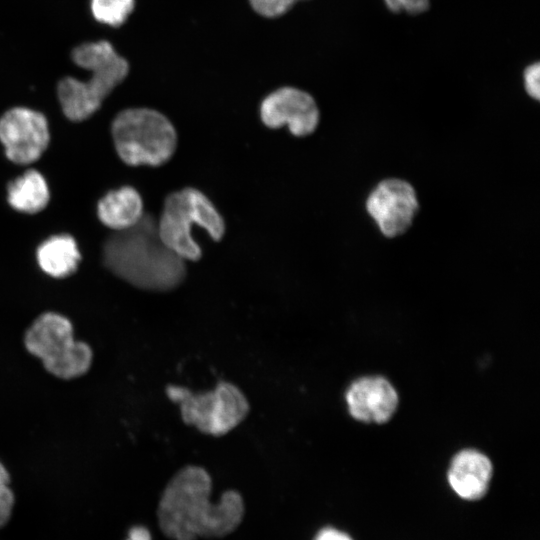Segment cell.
<instances>
[{
  "mask_svg": "<svg viewBox=\"0 0 540 540\" xmlns=\"http://www.w3.org/2000/svg\"><path fill=\"white\" fill-rule=\"evenodd\" d=\"M211 490L212 479L205 468L190 464L178 470L159 500L161 531L172 540L220 538L233 532L244 515L241 494L227 490L214 503L210 500Z\"/></svg>",
  "mask_w": 540,
  "mask_h": 540,
  "instance_id": "obj_1",
  "label": "cell"
},
{
  "mask_svg": "<svg viewBox=\"0 0 540 540\" xmlns=\"http://www.w3.org/2000/svg\"><path fill=\"white\" fill-rule=\"evenodd\" d=\"M102 260L115 276L145 291L169 292L187 277L186 261L162 242L157 219L147 212L132 227L108 236Z\"/></svg>",
  "mask_w": 540,
  "mask_h": 540,
  "instance_id": "obj_2",
  "label": "cell"
},
{
  "mask_svg": "<svg viewBox=\"0 0 540 540\" xmlns=\"http://www.w3.org/2000/svg\"><path fill=\"white\" fill-rule=\"evenodd\" d=\"M74 63L92 75L87 81L60 80L57 93L64 115L73 122L88 119L127 76L129 66L107 41L84 43L72 51Z\"/></svg>",
  "mask_w": 540,
  "mask_h": 540,
  "instance_id": "obj_3",
  "label": "cell"
},
{
  "mask_svg": "<svg viewBox=\"0 0 540 540\" xmlns=\"http://www.w3.org/2000/svg\"><path fill=\"white\" fill-rule=\"evenodd\" d=\"M201 228L216 242L226 233V222L210 198L195 187H184L169 193L157 219L162 242L185 261L202 258L201 246L193 236Z\"/></svg>",
  "mask_w": 540,
  "mask_h": 540,
  "instance_id": "obj_4",
  "label": "cell"
},
{
  "mask_svg": "<svg viewBox=\"0 0 540 540\" xmlns=\"http://www.w3.org/2000/svg\"><path fill=\"white\" fill-rule=\"evenodd\" d=\"M116 152L129 166L159 167L174 156L178 133L168 117L145 107L119 112L111 124Z\"/></svg>",
  "mask_w": 540,
  "mask_h": 540,
  "instance_id": "obj_5",
  "label": "cell"
},
{
  "mask_svg": "<svg viewBox=\"0 0 540 540\" xmlns=\"http://www.w3.org/2000/svg\"><path fill=\"white\" fill-rule=\"evenodd\" d=\"M73 331V324L65 315L44 312L26 330L24 347L42 362L48 373L72 380L85 375L93 362L91 346L75 339Z\"/></svg>",
  "mask_w": 540,
  "mask_h": 540,
  "instance_id": "obj_6",
  "label": "cell"
},
{
  "mask_svg": "<svg viewBox=\"0 0 540 540\" xmlns=\"http://www.w3.org/2000/svg\"><path fill=\"white\" fill-rule=\"evenodd\" d=\"M165 392L171 401L179 405L185 424L213 437L231 432L250 411L244 392L229 381L221 380L214 389L201 393L176 385H168Z\"/></svg>",
  "mask_w": 540,
  "mask_h": 540,
  "instance_id": "obj_7",
  "label": "cell"
},
{
  "mask_svg": "<svg viewBox=\"0 0 540 540\" xmlns=\"http://www.w3.org/2000/svg\"><path fill=\"white\" fill-rule=\"evenodd\" d=\"M366 210L380 232L389 238L405 233L414 220L419 204L415 189L398 178L381 181L369 194Z\"/></svg>",
  "mask_w": 540,
  "mask_h": 540,
  "instance_id": "obj_8",
  "label": "cell"
},
{
  "mask_svg": "<svg viewBox=\"0 0 540 540\" xmlns=\"http://www.w3.org/2000/svg\"><path fill=\"white\" fill-rule=\"evenodd\" d=\"M50 140L45 116L25 107H14L0 118V141L7 158L17 164L38 160Z\"/></svg>",
  "mask_w": 540,
  "mask_h": 540,
  "instance_id": "obj_9",
  "label": "cell"
},
{
  "mask_svg": "<svg viewBox=\"0 0 540 540\" xmlns=\"http://www.w3.org/2000/svg\"><path fill=\"white\" fill-rule=\"evenodd\" d=\"M259 114L267 128L286 126L295 137L311 135L320 122V111L314 98L294 87H282L268 94L260 104Z\"/></svg>",
  "mask_w": 540,
  "mask_h": 540,
  "instance_id": "obj_10",
  "label": "cell"
},
{
  "mask_svg": "<svg viewBox=\"0 0 540 540\" xmlns=\"http://www.w3.org/2000/svg\"><path fill=\"white\" fill-rule=\"evenodd\" d=\"M350 415L366 423H385L394 415L398 394L392 384L381 376L355 380L346 392Z\"/></svg>",
  "mask_w": 540,
  "mask_h": 540,
  "instance_id": "obj_11",
  "label": "cell"
},
{
  "mask_svg": "<svg viewBox=\"0 0 540 540\" xmlns=\"http://www.w3.org/2000/svg\"><path fill=\"white\" fill-rule=\"evenodd\" d=\"M492 471V463L486 455L474 449H465L452 459L447 478L459 497L478 500L488 490Z\"/></svg>",
  "mask_w": 540,
  "mask_h": 540,
  "instance_id": "obj_12",
  "label": "cell"
},
{
  "mask_svg": "<svg viewBox=\"0 0 540 540\" xmlns=\"http://www.w3.org/2000/svg\"><path fill=\"white\" fill-rule=\"evenodd\" d=\"M97 212L100 221L114 231L132 227L145 213L142 197L132 186L109 191L99 200Z\"/></svg>",
  "mask_w": 540,
  "mask_h": 540,
  "instance_id": "obj_13",
  "label": "cell"
},
{
  "mask_svg": "<svg viewBox=\"0 0 540 540\" xmlns=\"http://www.w3.org/2000/svg\"><path fill=\"white\" fill-rule=\"evenodd\" d=\"M37 261L43 272L54 278L73 274L81 260L75 239L68 234L51 236L37 248Z\"/></svg>",
  "mask_w": 540,
  "mask_h": 540,
  "instance_id": "obj_14",
  "label": "cell"
},
{
  "mask_svg": "<svg viewBox=\"0 0 540 540\" xmlns=\"http://www.w3.org/2000/svg\"><path fill=\"white\" fill-rule=\"evenodd\" d=\"M7 192L8 202L14 209L30 214L43 210L50 199L44 177L34 169L10 182Z\"/></svg>",
  "mask_w": 540,
  "mask_h": 540,
  "instance_id": "obj_15",
  "label": "cell"
},
{
  "mask_svg": "<svg viewBox=\"0 0 540 540\" xmlns=\"http://www.w3.org/2000/svg\"><path fill=\"white\" fill-rule=\"evenodd\" d=\"M134 8V0H91L94 18L114 27L123 24Z\"/></svg>",
  "mask_w": 540,
  "mask_h": 540,
  "instance_id": "obj_16",
  "label": "cell"
},
{
  "mask_svg": "<svg viewBox=\"0 0 540 540\" xmlns=\"http://www.w3.org/2000/svg\"><path fill=\"white\" fill-rule=\"evenodd\" d=\"M14 503L15 496L10 488V474L0 461V528L9 522Z\"/></svg>",
  "mask_w": 540,
  "mask_h": 540,
  "instance_id": "obj_17",
  "label": "cell"
},
{
  "mask_svg": "<svg viewBox=\"0 0 540 540\" xmlns=\"http://www.w3.org/2000/svg\"><path fill=\"white\" fill-rule=\"evenodd\" d=\"M252 8L265 17H277L289 10L299 0H249Z\"/></svg>",
  "mask_w": 540,
  "mask_h": 540,
  "instance_id": "obj_18",
  "label": "cell"
},
{
  "mask_svg": "<svg viewBox=\"0 0 540 540\" xmlns=\"http://www.w3.org/2000/svg\"><path fill=\"white\" fill-rule=\"evenodd\" d=\"M540 66L534 63L524 71V86L530 97L539 100L540 98Z\"/></svg>",
  "mask_w": 540,
  "mask_h": 540,
  "instance_id": "obj_19",
  "label": "cell"
},
{
  "mask_svg": "<svg viewBox=\"0 0 540 540\" xmlns=\"http://www.w3.org/2000/svg\"><path fill=\"white\" fill-rule=\"evenodd\" d=\"M314 540H352V538L340 530L327 527L319 531Z\"/></svg>",
  "mask_w": 540,
  "mask_h": 540,
  "instance_id": "obj_20",
  "label": "cell"
},
{
  "mask_svg": "<svg viewBox=\"0 0 540 540\" xmlns=\"http://www.w3.org/2000/svg\"><path fill=\"white\" fill-rule=\"evenodd\" d=\"M402 10L412 14L421 13L429 7V0H401Z\"/></svg>",
  "mask_w": 540,
  "mask_h": 540,
  "instance_id": "obj_21",
  "label": "cell"
},
{
  "mask_svg": "<svg viewBox=\"0 0 540 540\" xmlns=\"http://www.w3.org/2000/svg\"><path fill=\"white\" fill-rule=\"evenodd\" d=\"M126 540H151V534L144 526H133L130 528Z\"/></svg>",
  "mask_w": 540,
  "mask_h": 540,
  "instance_id": "obj_22",
  "label": "cell"
},
{
  "mask_svg": "<svg viewBox=\"0 0 540 540\" xmlns=\"http://www.w3.org/2000/svg\"><path fill=\"white\" fill-rule=\"evenodd\" d=\"M387 7L394 12L402 10L401 0H384Z\"/></svg>",
  "mask_w": 540,
  "mask_h": 540,
  "instance_id": "obj_23",
  "label": "cell"
}]
</instances>
